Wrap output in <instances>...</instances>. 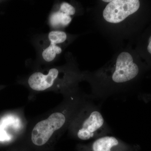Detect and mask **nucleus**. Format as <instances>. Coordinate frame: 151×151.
<instances>
[{
    "label": "nucleus",
    "mask_w": 151,
    "mask_h": 151,
    "mask_svg": "<svg viewBox=\"0 0 151 151\" xmlns=\"http://www.w3.org/2000/svg\"><path fill=\"white\" fill-rule=\"evenodd\" d=\"M128 148L119 138L108 135L95 139L90 147L92 151H126Z\"/></svg>",
    "instance_id": "nucleus-7"
},
{
    "label": "nucleus",
    "mask_w": 151,
    "mask_h": 151,
    "mask_svg": "<svg viewBox=\"0 0 151 151\" xmlns=\"http://www.w3.org/2000/svg\"><path fill=\"white\" fill-rule=\"evenodd\" d=\"M140 5L138 0L111 1L103 10V19L109 23H120L137 12Z\"/></svg>",
    "instance_id": "nucleus-6"
},
{
    "label": "nucleus",
    "mask_w": 151,
    "mask_h": 151,
    "mask_svg": "<svg viewBox=\"0 0 151 151\" xmlns=\"http://www.w3.org/2000/svg\"><path fill=\"white\" fill-rule=\"evenodd\" d=\"M147 50L149 53L151 54V36L150 37L148 41V45L147 46Z\"/></svg>",
    "instance_id": "nucleus-10"
},
{
    "label": "nucleus",
    "mask_w": 151,
    "mask_h": 151,
    "mask_svg": "<svg viewBox=\"0 0 151 151\" xmlns=\"http://www.w3.org/2000/svg\"><path fill=\"white\" fill-rule=\"evenodd\" d=\"M54 6L60 11L70 16H73L76 13V10L74 6L67 2H62Z\"/></svg>",
    "instance_id": "nucleus-9"
},
{
    "label": "nucleus",
    "mask_w": 151,
    "mask_h": 151,
    "mask_svg": "<svg viewBox=\"0 0 151 151\" xmlns=\"http://www.w3.org/2000/svg\"><path fill=\"white\" fill-rule=\"evenodd\" d=\"M83 76L65 66H50L34 71L24 84L34 92L54 91L67 95L75 92V86Z\"/></svg>",
    "instance_id": "nucleus-2"
},
{
    "label": "nucleus",
    "mask_w": 151,
    "mask_h": 151,
    "mask_svg": "<svg viewBox=\"0 0 151 151\" xmlns=\"http://www.w3.org/2000/svg\"><path fill=\"white\" fill-rule=\"evenodd\" d=\"M72 17L60 11L54 6L48 18V24L52 30H62L70 24Z\"/></svg>",
    "instance_id": "nucleus-8"
},
{
    "label": "nucleus",
    "mask_w": 151,
    "mask_h": 151,
    "mask_svg": "<svg viewBox=\"0 0 151 151\" xmlns=\"http://www.w3.org/2000/svg\"><path fill=\"white\" fill-rule=\"evenodd\" d=\"M68 129L71 137L81 141L95 139L111 132L100 107L88 101L76 113Z\"/></svg>",
    "instance_id": "nucleus-3"
},
{
    "label": "nucleus",
    "mask_w": 151,
    "mask_h": 151,
    "mask_svg": "<svg viewBox=\"0 0 151 151\" xmlns=\"http://www.w3.org/2000/svg\"><path fill=\"white\" fill-rule=\"evenodd\" d=\"M68 36L63 30H52L48 33L38 37L34 41L40 63L50 65L59 58Z\"/></svg>",
    "instance_id": "nucleus-5"
},
{
    "label": "nucleus",
    "mask_w": 151,
    "mask_h": 151,
    "mask_svg": "<svg viewBox=\"0 0 151 151\" xmlns=\"http://www.w3.org/2000/svg\"><path fill=\"white\" fill-rule=\"evenodd\" d=\"M139 72V67L132 55L129 52H122L116 57L115 66L111 70L96 75L94 84H96L97 94L103 97L111 94L129 84Z\"/></svg>",
    "instance_id": "nucleus-4"
},
{
    "label": "nucleus",
    "mask_w": 151,
    "mask_h": 151,
    "mask_svg": "<svg viewBox=\"0 0 151 151\" xmlns=\"http://www.w3.org/2000/svg\"><path fill=\"white\" fill-rule=\"evenodd\" d=\"M86 100L75 93L66 96L65 102L57 110L35 124L29 133L27 144L22 151H43L50 149L56 137L69 125Z\"/></svg>",
    "instance_id": "nucleus-1"
}]
</instances>
